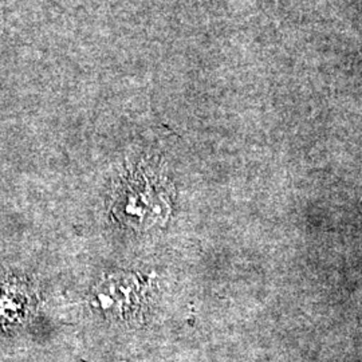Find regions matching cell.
<instances>
[{"instance_id":"1","label":"cell","mask_w":362,"mask_h":362,"mask_svg":"<svg viewBox=\"0 0 362 362\" xmlns=\"http://www.w3.org/2000/svg\"><path fill=\"white\" fill-rule=\"evenodd\" d=\"M170 211L167 182L158 175L136 170L124 177L112 202V214L127 227L145 231L164 226Z\"/></svg>"},{"instance_id":"2","label":"cell","mask_w":362,"mask_h":362,"mask_svg":"<svg viewBox=\"0 0 362 362\" xmlns=\"http://www.w3.org/2000/svg\"><path fill=\"white\" fill-rule=\"evenodd\" d=\"M94 303L104 314L117 320H136L144 303L143 288L133 275H115L97 286Z\"/></svg>"}]
</instances>
